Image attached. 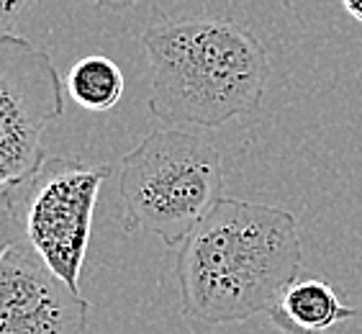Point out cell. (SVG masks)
<instances>
[{"label":"cell","instance_id":"obj_1","mask_svg":"<svg viewBox=\"0 0 362 334\" xmlns=\"http://www.w3.org/2000/svg\"><path fill=\"white\" fill-rule=\"evenodd\" d=\"M300 258L298 219L291 211L221 198L177 247L182 313L211 327L267 313L298 278Z\"/></svg>","mask_w":362,"mask_h":334},{"label":"cell","instance_id":"obj_2","mask_svg":"<svg viewBox=\"0 0 362 334\" xmlns=\"http://www.w3.org/2000/svg\"><path fill=\"white\" fill-rule=\"evenodd\" d=\"M149 111L170 126L218 129L262 105L272 64L250 28L226 18L162 21L141 34Z\"/></svg>","mask_w":362,"mask_h":334},{"label":"cell","instance_id":"obj_3","mask_svg":"<svg viewBox=\"0 0 362 334\" xmlns=\"http://www.w3.org/2000/svg\"><path fill=\"white\" fill-rule=\"evenodd\" d=\"M124 229L180 247L223 198V165L214 144L182 129H157L124 154L119 175Z\"/></svg>","mask_w":362,"mask_h":334},{"label":"cell","instance_id":"obj_4","mask_svg":"<svg viewBox=\"0 0 362 334\" xmlns=\"http://www.w3.org/2000/svg\"><path fill=\"white\" fill-rule=\"evenodd\" d=\"M64 93L49 52L0 34V188L34 178L49 160L44 132L64 113Z\"/></svg>","mask_w":362,"mask_h":334},{"label":"cell","instance_id":"obj_5","mask_svg":"<svg viewBox=\"0 0 362 334\" xmlns=\"http://www.w3.org/2000/svg\"><path fill=\"white\" fill-rule=\"evenodd\" d=\"M108 173V165L49 157L42 170L26 180L23 237L75 291H80L93 211Z\"/></svg>","mask_w":362,"mask_h":334},{"label":"cell","instance_id":"obj_6","mask_svg":"<svg viewBox=\"0 0 362 334\" xmlns=\"http://www.w3.org/2000/svg\"><path fill=\"white\" fill-rule=\"evenodd\" d=\"M90 301L21 239L0 260V334H85Z\"/></svg>","mask_w":362,"mask_h":334},{"label":"cell","instance_id":"obj_7","mask_svg":"<svg viewBox=\"0 0 362 334\" xmlns=\"http://www.w3.org/2000/svg\"><path fill=\"white\" fill-rule=\"evenodd\" d=\"M341 296L321 278H296L267 311L275 329L286 334H329L357 316Z\"/></svg>","mask_w":362,"mask_h":334},{"label":"cell","instance_id":"obj_8","mask_svg":"<svg viewBox=\"0 0 362 334\" xmlns=\"http://www.w3.org/2000/svg\"><path fill=\"white\" fill-rule=\"evenodd\" d=\"M124 72L113 59L103 54L83 57L64 77V91L80 108L90 113H105L124 98Z\"/></svg>","mask_w":362,"mask_h":334},{"label":"cell","instance_id":"obj_9","mask_svg":"<svg viewBox=\"0 0 362 334\" xmlns=\"http://www.w3.org/2000/svg\"><path fill=\"white\" fill-rule=\"evenodd\" d=\"M23 195H26V180L11 183L0 188V260L23 237Z\"/></svg>","mask_w":362,"mask_h":334},{"label":"cell","instance_id":"obj_10","mask_svg":"<svg viewBox=\"0 0 362 334\" xmlns=\"http://www.w3.org/2000/svg\"><path fill=\"white\" fill-rule=\"evenodd\" d=\"M34 3L36 0H0V34H11V28Z\"/></svg>","mask_w":362,"mask_h":334},{"label":"cell","instance_id":"obj_11","mask_svg":"<svg viewBox=\"0 0 362 334\" xmlns=\"http://www.w3.org/2000/svg\"><path fill=\"white\" fill-rule=\"evenodd\" d=\"M93 6H98L100 11H111V13H121V11H126V8L136 6V3H141V0H90Z\"/></svg>","mask_w":362,"mask_h":334},{"label":"cell","instance_id":"obj_12","mask_svg":"<svg viewBox=\"0 0 362 334\" xmlns=\"http://www.w3.org/2000/svg\"><path fill=\"white\" fill-rule=\"evenodd\" d=\"M341 3H344V11H347L355 21L362 23V0H341Z\"/></svg>","mask_w":362,"mask_h":334}]
</instances>
